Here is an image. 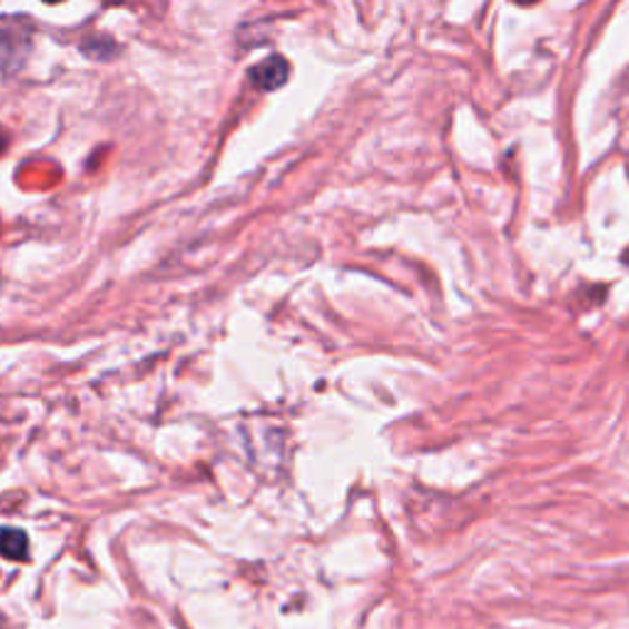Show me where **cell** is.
I'll return each instance as SVG.
<instances>
[{
	"label": "cell",
	"instance_id": "7a4b0ae2",
	"mask_svg": "<svg viewBox=\"0 0 629 629\" xmlns=\"http://www.w3.org/2000/svg\"><path fill=\"white\" fill-rule=\"evenodd\" d=\"M291 67L283 57H268L266 62H261L252 69V81L264 91H273L286 85Z\"/></svg>",
	"mask_w": 629,
	"mask_h": 629
},
{
	"label": "cell",
	"instance_id": "6da1fadb",
	"mask_svg": "<svg viewBox=\"0 0 629 629\" xmlns=\"http://www.w3.org/2000/svg\"><path fill=\"white\" fill-rule=\"evenodd\" d=\"M30 52V26L26 18H0V72L13 75Z\"/></svg>",
	"mask_w": 629,
	"mask_h": 629
},
{
	"label": "cell",
	"instance_id": "3957f363",
	"mask_svg": "<svg viewBox=\"0 0 629 629\" xmlns=\"http://www.w3.org/2000/svg\"><path fill=\"white\" fill-rule=\"evenodd\" d=\"M28 549L30 541L26 531L13 527L0 529V556L10 558V561H22V558H28Z\"/></svg>",
	"mask_w": 629,
	"mask_h": 629
}]
</instances>
